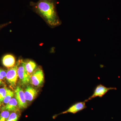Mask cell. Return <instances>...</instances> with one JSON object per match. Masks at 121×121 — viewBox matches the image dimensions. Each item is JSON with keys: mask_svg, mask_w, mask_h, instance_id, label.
Listing matches in <instances>:
<instances>
[{"mask_svg": "<svg viewBox=\"0 0 121 121\" xmlns=\"http://www.w3.org/2000/svg\"><path fill=\"white\" fill-rule=\"evenodd\" d=\"M57 3L56 0H39L36 2L31 1L30 5L34 12L54 28L62 24L56 11Z\"/></svg>", "mask_w": 121, "mask_h": 121, "instance_id": "cell-1", "label": "cell"}, {"mask_svg": "<svg viewBox=\"0 0 121 121\" xmlns=\"http://www.w3.org/2000/svg\"><path fill=\"white\" fill-rule=\"evenodd\" d=\"M18 64V61L14 66L8 69L6 73L5 78L9 86L13 88H15L16 86L18 77L17 73Z\"/></svg>", "mask_w": 121, "mask_h": 121, "instance_id": "cell-2", "label": "cell"}, {"mask_svg": "<svg viewBox=\"0 0 121 121\" xmlns=\"http://www.w3.org/2000/svg\"><path fill=\"white\" fill-rule=\"evenodd\" d=\"M18 62L19 64L17 69L18 76L21 84L24 86H26L30 82L31 76L26 72L25 69L24 61L23 60H19Z\"/></svg>", "mask_w": 121, "mask_h": 121, "instance_id": "cell-3", "label": "cell"}, {"mask_svg": "<svg viewBox=\"0 0 121 121\" xmlns=\"http://www.w3.org/2000/svg\"><path fill=\"white\" fill-rule=\"evenodd\" d=\"M117 89V88L115 87H106L103 84H98L94 89L92 95L89 97V98L86 99L85 101L86 102L89 100H91L97 97H102L109 91L112 90H116Z\"/></svg>", "mask_w": 121, "mask_h": 121, "instance_id": "cell-4", "label": "cell"}, {"mask_svg": "<svg viewBox=\"0 0 121 121\" xmlns=\"http://www.w3.org/2000/svg\"><path fill=\"white\" fill-rule=\"evenodd\" d=\"M44 76L43 70L40 68H37L31 76L30 82L34 86H41L43 83Z\"/></svg>", "mask_w": 121, "mask_h": 121, "instance_id": "cell-5", "label": "cell"}, {"mask_svg": "<svg viewBox=\"0 0 121 121\" xmlns=\"http://www.w3.org/2000/svg\"><path fill=\"white\" fill-rule=\"evenodd\" d=\"M86 102L85 101L83 102H76L72 104L67 110L63 111L60 114L54 115L53 118H55L60 115L65 114L68 113H71L75 114L78 112H80L81 111L86 108L87 106L86 105Z\"/></svg>", "mask_w": 121, "mask_h": 121, "instance_id": "cell-6", "label": "cell"}, {"mask_svg": "<svg viewBox=\"0 0 121 121\" xmlns=\"http://www.w3.org/2000/svg\"><path fill=\"white\" fill-rule=\"evenodd\" d=\"M16 99L18 103L20 110L25 109L27 107V103L25 97L24 92L20 87L17 86L15 90Z\"/></svg>", "mask_w": 121, "mask_h": 121, "instance_id": "cell-7", "label": "cell"}, {"mask_svg": "<svg viewBox=\"0 0 121 121\" xmlns=\"http://www.w3.org/2000/svg\"><path fill=\"white\" fill-rule=\"evenodd\" d=\"M1 110H7L12 112H20L16 99L12 98L7 104L2 107Z\"/></svg>", "mask_w": 121, "mask_h": 121, "instance_id": "cell-8", "label": "cell"}, {"mask_svg": "<svg viewBox=\"0 0 121 121\" xmlns=\"http://www.w3.org/2000/svg\"><path fill=\"white\" fill-rule=\"evenodd\" d=\"M25 97L26 101L28 102L32 101L37 95V91L36 89L30 86H27L24 92Z\"/></svg>", "mask_w": 121, "mask_h": 121, "instance_id": "cell-9", "label": "cell"}, {"mask_svg": "<svg viewBox=\"0 0 121 121\" xmlns=\"http://www.w3.org/2000/svg\"><path fill=\"white\" fill-rule=\"evenodd\" d=\"M2 65L5 67L9 68L13 67L16 64L15 57L11 54H6L2 57Z\"/></svg>", "mask_w": 121, "mask_h": 121, "instance_id": "cell-10", "label": "cell"}, {"mask_svg": "<svg viewBox=\"0 0 121 121\" xmlns=\"http://www.w3.org/2000/svg\"><path fill=\"white\" fill-rule=\"evenodd\" d=\"M24 62L25 69L26 72L31 76L37 69L36 63L34 61L31 60H26L24 61Z\"/></svg>", "mask_w": 121, "mask_h": 121, "instance_id": "cell-11", "label": "cell"}, {"mask_svg": "<svg viewBox=\"0 0 121 121\" xmlns=\"http://www.w3.org/2000/svg\"><path fill=\"white\" fill-rule=\"evenodd\" d=\"M14 94V93L12 91L7 88L6 95L2 103L4 104H7L13 97Z\"/></svg>", "mask_w": 121, "mask_h": 121, "instance_id": "cell-12", "label": "cell"}, {"mask_svg": "<svg viewBox=\"0 0 121 121\" xmlns=\"http://www.w3.org/2000/svg\"><path fill=\"white\" fill-rule=\"evenodd\" d=\"M20 116V112H12L9 115L7 121H18Z\"/></svg>", "mask_w": 121, "mask_h": 121, "instance_id": "cell-13", "label": "cell"}, {"mask_svg": "<svg viewBox=\"0 0 121 121\" xmlns=\"http://www.w3.org/2000/svg\"><path fill=\"white\" fill-rule=\"evenodd\" d=\"M10 113L8 111H2L0 113V121H7Z\"/></svg>", "mask_w": 121, "mask_h": 121, "instance_id": "cell-14", "label": "cell"}, {"mask_svg": "<svg viewBox=\"0 0 121 121\" xmlns=\"http://www.w3.org/2000/svg\"><path fill=\"white\" fill-rule=\"evenodd\" d=\"M7 87L5 86L0 88V106L1 103L3 102V100L7 93Z\"/></svg>", "mask_w": 121, "mask_h": 121, "instance_id": "cell-15", "label": "cell"}, {"mask_svg": "<svg viewBox=\"0 0 121 121\" xmlns=\"http://www.w3.org/2000/svg\"><path fill=\"white\" fill-rule=\"evenodd\" d=\"M6 73L7 72L4 69L0 67V79L4 80L6 78Z\"/></svg>", "mask_w": 121, "mask_h": 121, "instance_id": "cell-16", "label": "cell"}, {"mask_svg": "<svg viewBox=\"0 0 121 121\" xmlns=\"http://www.w3.org/2000/svg\"><path fill=\"white\" fill-rule=\"evenodd\" d=\"M11 23V22H9L8 23H5L0 24V30H1L2 29L4 28V27H6L9 24Z\"/></svg>", "mask_w": 121, "mask_h": 121, "instance_id": "cell-17", "label": "cell"}, {"mask_svg": "<svg viewBox=\"0 0 121 121\" xmlns=\"http://www.w3.org/2000/svg\"><path fill=\"white\" fill-rule=\"evenodd\" d=\"M2 83H3V82H2V80H1V79H0V86L1 85H2Z\"/></svg>", "mask_w": 121, "mask_h": 121, "instance_id": "cell-18", "label": "cell"}]
</instances>
